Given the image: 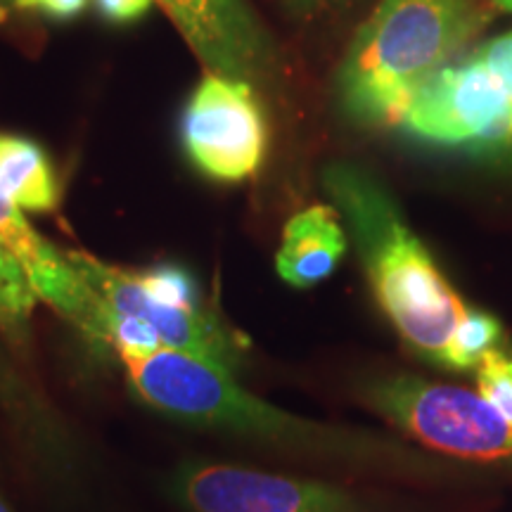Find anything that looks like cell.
Returning a JSON list of instances; mask_svg holds the SVG:
<instances>
[{"mask_svg":"<svg viewBox=\"0 0 512 512\" xmlns=\"http://www.w3.org/2000/svg\"><path fill=\"white\" fill-rule=\"evenodd\" d=\"M320 181L347 221L384 316L415 356L446 370L448 347L467 306L403 219L392 192L351 162L328 164Z\"/></svg>","mask_w":512,"mask_h":512,"instance_id":"6da1fadb","label":"cell"},{"mask_svg":"<svg viewBox=\"0 0 512 512\" xmlns=\"http://www.w3.org/2000/svg\"><path fill=\"white\" fill-rule=\"evenodd\" d=\"M69 261L91 297L86 339L114 349L119 358H143L159 349L207 358L238 373L245 344L204 299L195 275L176 264L128 271L72 249Z\"/></svg>","mask_w":512,"mask_h":512,"instance_id":"7a4b0ae2","label":"cell"},{"mask_svg":"<svg viewBox=\"0 0 512 512\" xmlns=\"http://www.w3.org/2000/svg\"><path fill=\"white\" fill-rule=\"evenodd\" d=\"M119 361L128 387L145 406L185 425L330 458L377 460L401 453L370 434L337 430L280 411L242 389L230 370L207 358L159 349L150 356Z\"/></svg>","mask_w":512,"mask_h":512,"instance_id":"3957f363","label":"cell"},{"mask_svg":"<svg viewBox=\"0 0 512 512\" xmlns=\"http://www.w3.org/2000/svg\"><path fill=\"white\" fill-rule=\"evenodd\" d=\"M482 24L470 0H382L337 72L342 112L363 126L399 124L411 100Z\"/></svg>","mask_w":512,"mask_h":512,"instance_id":"277c9868","label":"cell"},{"mask_svg":"<svg viewBox=\"0 0 512 512\" xmlns=\"http://www.w3.org/2000/svg\"><path fill=\"white\" fill-rule=\"evenodd\" d=\"M361 401L434 451L512 467V422L479 392L394 373L363 384Z\"/></svg>","mask_w":512,"mask_h":512,"instance_id":"5b68a950","label":"cell"},{"mask_svg":"<svg viewBox=\"0 0 512 512\" xmlns=\"http://www.w3.org/2000/svg\"><path fill=\"white\" fill-rule=\"evenodd\" d=\"M181 140L188 162L216 183L256 176L268 152V121L254 86L209 74L185 102Z\"/></svg>","mask_w":512,"mask_h":512,"instance_id":"8992f818","label":"cell"},{"mask_svg":"<svg viewBox=\"0 0 512 512\" xmlns=\"http://www.w3.org/2000/svg\"><path fill=\"white\" fill-rule=\"evenodd\" d=\"M413 138L475 150L512 147V100L496 72L472 55L439 69L401 117Z\"/></svg>","mask_w":512,"mask_h":512,"instance_id":"52a82bcc","label":"cell"},{"mask_svg":"<svg viewBox=\"0 0 512 512\" xmlns=\"http://www.w3.org/2000/svg\"><path fill=\"white\" fill-rule=\"evenodd\" d=\"M190 512H366L351 491L226 463H190L176 477Z\"/></svg>","mask_w":512,"mask_h":512,"instance_id":"ba28073f","label":"cell"},{"mask_svg":"<svg viewBox=\"0 0 512 512\" xmlns=\"http://www.w3.org/2000/svg\"><path fill=\"white\" fill-rule=\"evenodd\" d=\"M209 74L266 81L278 50L247 0H157Z\"/></svg>","mask_w":512,"mask_h":512,"instance_id":"9c48e42d","label":"cell"},{"mask_svg":"<svg viewBox=\"0 0 512 512\" xmlns=\"http://www.w3.org/2000/svg\"><path fill=\"white\" fill-rule=\"evenodd\" d=\"M0 240L27 271L38 299L72 323L83 337L91 332V297L79 273L53 242L31 226L24 211L0 195Z\"/></svg>","mask_w":512,"mask_h":512,"instance_id":"30bf717a","label":"cell"},{"mask_svg":"<svg viewBox=\"0 0 512 512\" xmlns=\"http://www.w3.org/2000/svg\"><path fill=\"white\" fill-rule=\"evenodd\" d=\"M347 245L337 209L313 204L285 223L283 240L275 254V271L285 285L309 290L335 273Z\"/></svg>","mask_w":512,"mask_h":512,"instance_id":"8fae6325","label":"cell"},{"mask_svg":"<svg viewBox=\"0 0 512 512\" xmlns=\"http://www.w3.org/2000/svg\"><path fill=\"white\" fill-rule=\"evenodd\" d=\"M0 195L24 214H48L60 204V178L48 152L36 140L0 133Z\"/></svg>","mask_w":512,"mask_h":512,"instance_id":"7c38bea8","label":"cell"},{"mask_svg":"<svg viewBox=\"0 0 512 512\" xmlns=\"http://www.w3.org/2000/svg\"><path fill=\"white\" fill-rule=\"evenodd\" d=\"M0 408L17 422L19 430L27 434L34 446L46 448V451L62 446L53 413L17 373L3 347H0Z\"/></svg>","mask_w":512,"mask_h":512,"instance_id":"4fadbf2b","label":"cell"},{"mask_svg":"<svg viewBox=\"0 0 512 512\" xmlns=\"http://www.w3.org/2000/svg\"><path fill=\"white\" fill-rule=\"evenodd\" d=\"M41 302L24 266L0 240V335L17 351L31 344V318Z\"/></svg>","mask_w":512,"mask_h":512,"instance_id":"5bb4252c","label":"cell"},{"mask_svg":"<svg viewBox=\"0 0 512 512\" xmlns=\"http://www.w3.org/2000/svg\"><path fill=\"white\" fill-rule=\"evenodd\" d=\"M503 339L501 320L484 311H465L448 347L446 370H456V373L477 370L491 351L501 349Z\"/></svg>","mask_w":512,"mask_h":512,"instance_id":"9a60e30c","label":"cell"},{"mask_svg":"<svg viewBox=\"0 0 512 512\" xmlns=\"http://www.w3.org/2000/svg\"><path fill=\"white\" fill-rule=\"evenodd\" d=\"M477 392L512 422V356L491 351L477 366Z\"/></svg>","mask_w":512,"mask_h":512,"instance_id":"2e32d148","label":"cell"},{"mask_svg":"<svg viewBox=\"0 0 512 512\" xmlns=\"http://www.w3.org/2000/svg\"><path fill=\"white\" fill-rule=\"evenodd\" d=\"M91 0H15V10L50 19V22H72L86 12Z\"/></svg>","mask_w":512,"mask_h":512,"instance_id":"e0dca14e","label":"cell"},{"mask_svg":"<svg viewBox=\"0 0 512 512\" xmlns=\"http://www.w3.org/2000/svg\"><path fill=\"white\" fill-rule=\"evenodd\" d=\"M475 55L491 69V72H496L512 100V31L510 34L494 38V41H486Z\"/></svg>","mask_w":512,"mask_h":512,"instance_id":"ac0fdd59","label":"cell"},{"mask_svg":"<svg viewBox=\"0 0 512 512\" xmlns=\"http://www.w3.org/2000/svg\"><path fill=\"white\" fill-rule=\"evenodd\" d=\"M157 0H95L102 19L110 24H133L152 10Z\"/></svg>","mask_w":512,"mask_h":512,"instance_id":"d6986e66","label":"cell"},{"mask_svg":"<svg viewBox=\"0 0 512 512\" xmlns=\"http://www.w3.org/2000/svg\"><path fill=\"white\" fill-rule=\"evenodd\" d=\"M280 3H283L292 15L316 17V15H323V12L342 8V5H347L349 0H280Z\"/></svg>","mask_w":512,"mask_h":512,"instance_id":"ffe728a7","label":"cell"},{"mask_svg":"<svg viewBox=\"0 0 512 512\" xmlns=\"http://www.w3.org/2000/svg\"><path fill=\"white\" fill-rule=\"evenodd\" d=\"M10 10H15V0H0V24L8 19Z\"/></svg>","mask_w":512,"mask_h":512,"instance_id":"44dd1931","label":"cell"},{"mask_svg":"<svg viewBox=\"0 0 512 512\" xmlns=\"http://www.w3.org/2000/svg\"><path fill=\"white\" fill-rule=\"evenodd\" d=\"M496 8H501L505 12H512V0H494Z\"/></svg>","mask_w":512,"mask_h":512,"instance_id":"7402d4cb","label":"cell"},{"mask_svg":"<svg viewBox=\"0 0 512 512\" xmlns=\"http://www.w3.org/2000/svg\"><path fill=\"white\" fill-rule=\"evenodd\" d=\"M0 512H10V510H8V505H5L3 501H0Z\"/></svg>","mask_w":512,"mask_h":512,"instance_id":"603a6c76","label":"cell"}]
</instances>
